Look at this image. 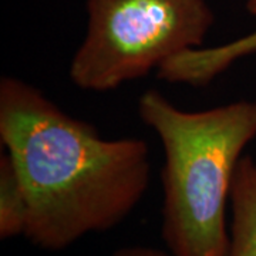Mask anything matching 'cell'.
Wrapping results in <instances>:
<instances>
[{
	"label": "cell",
	"instance_id": "cell-1",
	"mask_svg": "<svg viewBox=\"0 0 256 256\" xmlns=\"http://www.w3.org/2000/svg\"><path fill=\"white\" fill-rule=\"evenodd\" d=\"M0 140L26 192L23 236L46 250L120 225L150 184L144 140H106L16 77L0 82Z\"/></svg>",
	"mask_w": 256,
	"mask_h": 256
},
{
	"label": "cell",
	"instance_id": "cell-2",
	"mask_svg": "<svg viewBox=\"0 0 256 256\" xmlns=\"http://www.w3.org/2000/svg\"><path fill=\"white\" fill-rule=\"evenodd\" d=\"M138 114L164 150L161 235L170 254L228 256L226 204L242 152L256 137V101L185 111L146 90Z\"/></svg>",
	"mask_w": 256,
	"mask_h": 256
},
{
	"label": "cell",
	"instance_id": "cell-3",
	"mask_svg": "<svg viewBox=\"0 0 256 256\" xmlns=\"http://www.w3.org/2000/svg\"><path fill=\"white\" fill-rule=\"evenodd\" d=\"M87 30L70 64L82 90L106 92L200 48L215 23L206 0H86Z\"/></svg>",
	"mask_w": 256,
	"mask_h": 256
},
{
	"label": "cell",
	"instance_id": "cell-4",
	"mask_svg": "<svg viewBox=\"0 0 256 256\" xmlns=\"http://www.w3.org/2000/svg\"><path fill=\"white\" fill-rule=\"evenodd\" d=\"M232 225L228 256H256V162L239 160L230 188Z\"/></svg>",
	"mask_w": 256,
	"mask_h": 256
},
{
	"label": "cell",
	"instance_id": "cell-5",
	"mask_svg": "<svg viewBox=\"0 0 256 256\" xmlns=\"http://www.w3.org/2000/svg\"><path fill=\"white\" fill-rule=\"evenodd\" d=\"M256 52V32L212 48H194L176 56L171 63L172 77L181 84L204 87L224 73L234 62Z\"/></svg>",
	"mask_w": 256,
	"mask_h": 256
},
{
	"label": "cell",
	"instance_id": "cell-6",
	"mask_svg": "<svg viewBox=\"0 0 256 256\" xmlns=\"http://www.w3.org/2000/svg\"><path fill=\"white\" fill-rule=\"evenodd\" d=\"M28 200L16 164L6 152L0 156V238L24 235Z\"/></svg>",
	"mask_w": 256,
	"mask_h": 256
},
{
	"label": "cell",
	"instance_id": "cell-7",
	"mask_svg": "<svg viewBox=\"0 0 256 256\" xmlns=\"http://www.w3.org/2000/svg\"><path fill=\"white\" fill-rule=\"evenodd\" d=\"M111 256H172L164 250L148 246H127L116 250Z\"/></svg>",
	"mask_w": 256,
	"mask_h": 256
},
{
	"label": "cell",
	"instance_id": "cell-8",
	"mask_svg": "<svg viewBox=\"0 0 256 256\" xmlns=\"http://www.w3.org/2000/svg\"><path fill=\"white\" fill-rule=\"evenodd\" d=\"M245 6H246V10L249 14L256 16V0H246Z\"/></svg>",
	"mask_w": 256,
	"mask_h": 256
}]
</instances>
